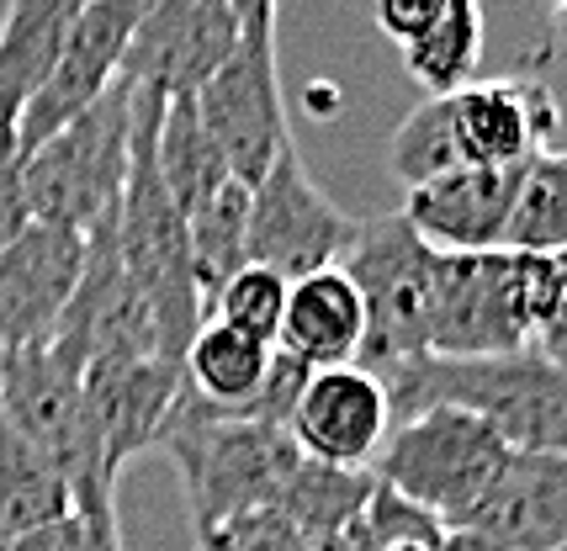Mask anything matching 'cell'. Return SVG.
I'll return each mask as SVG.
<instances>
[{
	"instance_id": "obj_1",
	"label": "cell",
	"mask_w": 567,
	"mask_h": 551,
	"mask_svg": "<svg viewBox=\"0 0 567 551\" xmlns=\"http://www.w3.org/2000/svg\"><path fill=\"white\" fill-rule=\"evenodd\" d=\"M382 387L393 403V425L424 408H467L509 451L567 456V366L542 351L477 355V361L414 355L382 372Z\"/></svg>"
},
{
	"instance_id": "obj_2",
	"label": "cell",
	"mask_w": 567,
	"mask_h": 551,
	"mask_svg": "<svg viewBox=\"0 0 567 551\" xmlns=\"http://www.w3.org/2000/svg\"><path fill=\"white\" fill-rule=\"evenodd\" d=\"M567 281L557 254H441L435 250V302H430V355L477 361V355L536 351L551 319L563 313Z\"/></svg>"
},
{
	"instance_id": "obj_3",
	"label": "cell",
	"mask_w": 567,
	"mask_h": 551,
	"mask_svg": "<svg viewBox=\"0 0 567 551\" xmlns=\"http://www.w3.org/2000/svg\"><path fill=\"white\" fill-rule=\"evenodd\" d=\"M159 451H171L175 472H181L197 536L281 503L287 482L302 467V451L281 425L218 414L186 382H181L171 419L159 429Z\"/></svg>"
},
{
	"instance_id": "obj_4",
	"label": "cell",
	"mask_w": 567,
	"mask_h": 551,
	"mask_svg": "<svg viewBox=\"0 0 567 551\" xmlns=\"http://www.w3.org/2000/svg\"><path fill=\"white\" fill-rule=\"evenodd\" d=\"M133 165V85H112L96 106L22 154V191L32 223L101 233L117 223Z\"/></svg>"
},
{
	"instance_id": "obj_5",
	"label": "cell",
	"mask_w": 567,
	"mask_h": 551,
	"mask_svg": "<svg viewBox=\"0 0 567 551\" xmlns=\"http://www.w3.org/2000/svg\"><path fill=\"white\" fill-rule=\"evenodd\" d=\"M509 461V446L467 408H424L393 425L371 477L398 499L420 503L445 530H467L488 488Z\"/></svg>"
},
{
	"instance_id": "obj_6",
	"label": "cell",
	"mask_w": 567,
	"mask_h": 551,
	"mask_svg": "<svg viewBox=\"0 0 567 551\" xmlns=\"http://www.w3.org/2000/svg\"><path fill=\"white\" fill-rule=\"evenodd\" d=\"M340 271L355 281L367 308V372H393L414 355H430V302H435V250L409 228L403 212L361 218Z\"/></svg>"
},
{
	"instance_id": "obj_7",
	"label": "cell",
	"mask_w": 567,
	"mask_h": 551,
	"mask_svg": "<svg viewBox=\"0 0 567 551\" xmlns=\"http://www.w3.org/2000/svg\"><path fill=\"white\" fill-rule=\"evenodd\" d=\"M0 408L64 472L74 499L117 493V477L101 461L96 419L85 403V366L59 351L53 340L0 355Z\"/></svg>"
},
{
	"instance_id": "obj_8",
	"label": "cell",
	"mask_w": 567,
	"mask_h": 551,
	"mask_svg": "<svg viewBox=\"0 0 567 551\" xmlns=\"http://www.w3.org/2000/svg\"><path fill=\"white\" fill-rule=\"evenodd\" d=\"M197 117L213 133L218 154L239 186H260L281 154L292 149L287 101H281V70H276V17H249L239 27L234 53L218 64V75L202 85Z\"/></svg>"
},
{
	"instance_id": "obj_9",
	"label": "cell",
	"mask_w": 567,
	"mask_h": 551,
	"mask_svg": "<svg viewBox=\"0 0 567 551\" xmlns=\"http://www.w3.org/2000/svg\"><path fill=\"white\" fill-rule=\"evenodd\" d=\"M361 218L319 191V180L302 170L297 144L276 159L260 186H249V266L276 271L287 287L302 276L346 266Z\"/></svg>"
},
{
	"instance_id": "obj_10",
	"label": "cell",
	"mask_w": 567,
	"mask_h": 551,
	"mask_svg": "<svg viewBox=\"0 0 567 551\" xmlns=\"http://www.w3.org/2000/svg\"><path fill=\"white\" fill-rule=\"evenodd\" d=\"M148 11H154V0H85L80 22L64 38V53H59L53 75L43 80V91L17 117L22 154L32 144H43L49 133H59L70 117H80L85 106H96L123 80V59L133 49V38H138Z\"/></svg>"
},
{
	"instance_id": "obj_11",
	"label": "cell",
	"mask_w": 567,
	"mask_h": 551,
	"mask_svg": "<svg viewBox=\"0 0 567 551\" xmlns=\"http://www.w3.org/2000/svg\"><path fill=\"white\" fill-rule=\"evenodd\" d=\"M239 27L234 0H154L123 59V85L159 101L197 96L234 53Z\"/></svg>"
},
{
	"instance_id": "obj_12",
	"label": "cell",
	"mask_w": 567,
	"mask_h": 551,
	"mask_svg": "<svg viewBox=\"0 0 567 551\" xmlns=\"http://www.w3.org/2000/svg\"><path fill=\"white\" fill-rule=\"evenodd\" d=\"M287 435L302 451V461L340 467V472H371L393 435V403H388L382 376L367 366L313 372L297 393Z\"/></svg>"
},
{
	"instance_id": "obj_13",
	"label": "cell",
	"mask_w": 567,
	"mask_h": 551,
	"mask_svg": "<svg viewBox=\"0 0 567 551\" xmlns=\"http://www.w3.org/2000/svg\"><path fill=\"white\" fill-rule=\"evenodd\" d=\"M451 106V133L462 165L477 170H519L542 149H551V127L563 123V106L551 85L536 75L472 80L445 96Z\"/></svg>"
},
{
	"instance_id": "obj_14",
	"label": "cell",
	"mask_w": 567,
	"mask_h": 551,
	"mask_svg": "<svg viewBox=\"0 0 567 551\" xmlns=\"http://www.w3.org/2000/svg\"><path fill=\"white\" fill-rule=\"evenodd\" d=\"M91 239L53 223H27L17 245L0 250V355L53 340L85 276Z\"/></svg>"
},
{
	"instance_id": "obj_15",
	"label": "cell",
	"mask_w": 567,
	"mask_h": 551,
	"mask_svg": "<svg viewBox=\"0 0 567 551\" xmlns=\"http://www.w3.org/2000/svg\"><path fill=\"white\" fill-rule=\"evenodd\" d=\"M181 382L186 372L175 355H112L85 366V403H91L101 461L112 477H123V467L138 451L159 446V429L171 419Z\"/></svg>"
},
{
	"instance_id": "obj_16",
	"label": "cell",
	"mask_w": 567,
	"mask_h": 551,
	"mask_svg": "<svg viewBox=\"0 0 567 551\" xmlns=\"http://www.w3.org/2000/svg\"><path fill=\"white\" fill-rule=\"evenodd\" d=\"M525 170V165H519ZM519 170H445L403 197V218L430 250L441 254H483L504 250L509 212H515Z\"/></svg>"
},
{
	"instance_id": "obj_17",
	"label": "cell",
	"mask_w": 567,
	"mask_h": 551,
	"mask_svg": "<svg viewBox=\"0 0 567 551\" xmlns=\"http://www.w3.org/2000/svg\"><path fill=\"white\" fill-rule=\"evenodd\" d=\"M467 530L509 551H567V456L509 451Z\"/></svg>"
},
{
	"instance_id": "obj_18",
	"label": "cell",
	"mask_w": 567,
	"mask_h": 551,
	"mask_svg": "<svg viewBox=\"0 0 567 551\" xmlns=\"http://www.w3.org/2000/svg\"><path fill=\"white\" fill-rule=\"evenodd\" d=\"M361 345H367V308L340 266L287 287V319L276 334V351L302 361L308 372H334V366H361Z\"/></svg>"
},
{
	"instance_id": "obj_19",
	"label": "cell",
	"mask_w": 567,
	"mask_h": 551,
	"mask_svg": "<svg viewBox=\"0 0 567 551\" xmlns=\"http://www.w3.org/2000/svg\"><path fill=\"white\" fill-rule=\"evenodd\" d=\"M80 11H85V0H6V17H0V123L17 127V117L43 91Z\"/></svg>"
},
{
	"instance_id": "obj_20",
	"label": "cell",
	"mask_w": 567,
	"mask_h": 551,
	"mask_svg": "<svg viewBox=\"0 0 567 551\" xmlns=\"http://www.w3.org/2000/svg\"><path fill=\"white\" fill-rule=\"evenodd\" d=\"M271 361L276 345L255 340V334H239V329L218 324V319H202V329L192 334V345L181 355V372H186V387L202 403H213L218 414L245 419L255 398L266 393Z\"/></svg>"
},
{
	"instance_id": "obj_21",
	"label": "cell",
	"mask_w": 567,
	"mask_h": 551,
	"mask_svg": "<svg viewBox=\"0 0 567 551\" xmlns=\"http://www.w3.org/2000/svg\"><path fill=\"white\" fill-rule=\"evenodd\" d=\"M74 509V488L49 456L27 440L0 408V551L32 530L64 520Z\"/></svg>"
},
{
	"instance_id": "obj_22",
	"label": "cell",
	"mask_w": 567,
	"mask_h": 551,
	"mask_svg": "<svg viewBox=\"0 0 567 551\" xmlns=\"http://www.w3.org/2000/svg\"><path fill=\"white\" fill-rule=\"evenodd\" d=\"M154 165H159V180H165L171 201L181 207V218L202 212V207H207V201L234 180L228 159H223L218 144H213V133L202 127L197 101L192 96L165 101V106H159V127H154Z\"/></svg>"
},
{
	"instance_id": "obj_23",
	"label": "cell",
	"mask_w": 567,
	"mask_h": 551,
	"mask_svg": "<svg viewBox=\"0 0 567 551\" xmlns=\"http://www.w3.org/2000/svg\"><path fill=\"white\" fill-rule=\"evenodd\" d=\"M483 64V0H451L441 22L414 49H403V70L424 85V96H451L477 80Z\"/></svg>"
},
{
	"instance_id": "obj_24",
	"label": "cell",
	"mask_w": 567,
	"mask_h": 551,
	"mask_svg": "<svg viewBox=\"0 0 567 551\" xmlns=\"http://www.w3.org/2000/svg\"><path fill=\"white\" fill-rule=\"evenodd\" d=\"M504 250L567 254V149H542L519 170Z\"/></svg>"
},
{
	"instance_id": "obj_25",
	"label": "cell",
	"mask_w": 567,
	"mask_h": 551,
	"mask_svg": "<svg viewBox=\"0 0 567 551\" xmlns=\"http://www.w3.org/2000/svg\"><path fill=\"white\" fill-rule=\"evenodd\" d=\"M186 239H192V271H197L202 308H207V298L223 281L249 266V186L228 180L202 212L186 218Z\"/></svg>"
},
{
	"instance_id": "obj_26",
	"label": "cell",
	"mask_w": 567,
	"mask_h": 551,
	"mask_svg": "<svg viewBox=\"0 0 567 551\" xmlns=\"http://www.w3.org/2000/svg\"><path fill=\"white\" fill-rule=\"evenodd\" d=\"M371 488H377L371 472H340V467L302 461L297 477L287 482V493H281V509H287V520L302 530V541L319 547V541H329V536H340L346 526L361 520Z\"/></svg>"
},
{
	"instance_id": "obj_27",
	"label": "cell",
	"mask_w": 567,
	"mask_h": 551,
	"mask_svg": "<svg viewBox=\"0 0 567 551\" xmlns=\"http://www.w3.org/2000/svg\"><path fill=\"white\" fill-rule=\"evenodd\" d=\"M388 170L403 180V191H414V186L445 176V170H462L445 96H424L420 106L393 127V138H388Z\"/></svg>"
},
{
	"instance_id": "obj_28",
	"label": "cell",
	"mask_w": 567,
	"mask_h": 551,
	"mask_svg": "<svg viewBox=\"0 0 567 551\" xmlns=\"http://www.w3.org/2000/svg\"><path fill=\"white\" fill-rule=\"evenodd\" d=\"M202 319H218V324L239 329V334H255L276 345L281 334V319H287V281L276 271H260V266H245L239 276H228L218 292L207 298Z\"/></svg>"
},
{
	"instance_id": "obj_29",
	"label": "cell",
	"mask_w": 567,
	"mask_h": 551,
	"mask_svg": "<svg viewBox=\"0 0 567 551\" xmlns=\"http://www.w3.org/2000/svg\"><path fill=\"white\" fill-rule=\"evenodd\" d=\"M6 551H123V526H117V493H85L74 509L53 526L32 530Z\"/></svg>"
},
{
	"instance_id": "obj_30",
	"label": "cell",
	"mask_w": 567,
	"mask_h": 551,
	"mask_svg": "<svg viewBox=\"0 0 567 551\" xmlns=\"http://www.w3.org/2000/svg\"><path fill=\"white\" fill-rule=\"evenodd\" d=\"M197 551H308V541H302V530L287 520V509L271 503V509L239 514V520L197 536Z\"/></svg>"
},
{
	"instance_id": "obj_31",
	"label": "cell",
	"mask_w": 567,
	"mask_h": 551,
	"mask_svg": "<svg viewBox=\"0 0 567 551\" xmlns=\"http://www.w3.org/2000/svg\"><path fill=\"white\" fill-rule=\"evenodd\" d=\"M32 223L27 212V191H22V144H17V127L0 123V250L17 245Z\"/></svg>"
},
{
	"instance_id": "obj_32",
	"label": "cell",
	"mask_w": 567,
	"mask_h": 551,
	"mask_svg": "<svg viewBox=\"0 0 567 551\" xmlns=\"http://www.w3.org/2000/svg\"><path fill=\"white\" fill-rule=\"evenodd\" d=\"M445 11H451V0H371V17L382 27V38L398 43V53L414 49Z\"/></svg>"
},
{
	"instance_id": "obj_33",
	"label": "cell",
	"mask_w": 567,
	"mask_h": 551,
	"mask_svg": "<svg viewBox=\"0 0 567 551\" xmlns=\"http://www.w3.org/2000/svg\"><path fill=\"white\" fill-rule=\"evenodd\" d=\"M308 551H377V536L367 530V509H361L355 526H346L340 536H329V541H319V547H308Z\"/></svg>"
},
{
	"instance_id": "obj_34",
	"label": "cell",
	"mask_w": 567,
	"mask_h": 551,
	"mask_svg": "<svg viewBox=\"0 0 567 551\" xmlns=\"http://www.w3.org/2000/svg\"><path fill=\"white\" fill-rule=\"evenodd\" d=\"M445 551H509V547H498V541L477 536V530H451V536H445Z\"/></svg>"
},
{
	"instance_id": "obj_35",
	"label": "cell",
	"mask_w": 567,
	"mask_h": 551,
	"mask_svg": "<svg viewBox=\"0 0 567 551\" xmlns=\"http://www.w3.org/2000/svg\"><path fill=\"white\" fill-rule=\"evenodd\" d=\"M234 11H239V22H249V17H276V0H234Z\"/></svg>"
},
{
	"instance_id": "obj_36",
	"label": "cell",
	"mask_w": 567,
	"mask_h": 551,
	"mask_svg": "<svg viewBox=\"0 0 567 551\" xmlns=\"http://www.w3.org/2000/svg\"><path fill=\"white\" fill-rule=\"evenodd\" d=\"M382 551H445V536H435V541H388Z\"/></svg>"
},
{
	"instance_id": "obj_37",
	"label": "cell",
	"mask_w": 567,
	"mask_h": 551,
	"mask_svg": "<svg viewBox=\"0 0 567 551\" xmlns=\"http://www.w3.org/2000/svg\"><path fill=\"white\" fill-rule=\"evenodd\" d=\"M546 17H551V27L567 38V0H546Z\"/></svg>"
}]
</instances>
